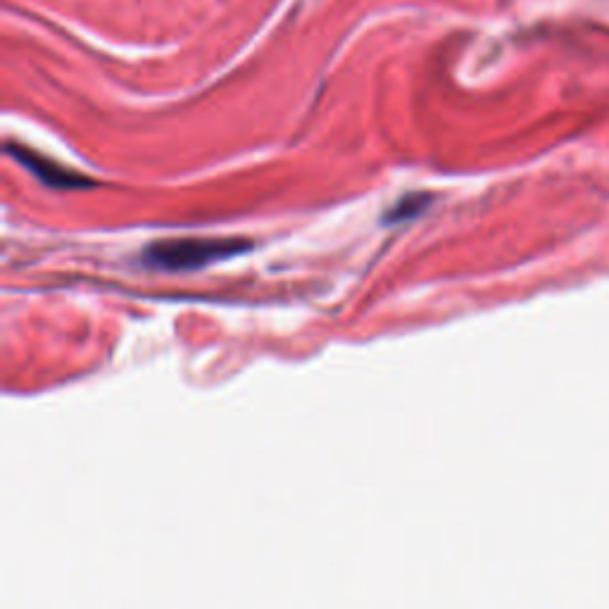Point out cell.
<instances>
[{
  "label": "cell",
  "mask_w": 609,
  "mask_h": 609,
  "mask_svg": "<svg viewBox=\"0 0 609 609\" xmlns=\"http://www.w3.org/2000/svg\"><path fill=\"white\" fill-rule=\"evenodd\" d=\"M246 250H250V241L246 238H165L143 248L141 260L150 269L188 272V269H203L231 260Z\"/></svg>",
  "instance_id": "obj_1"
},
{
  "label": "cell",
  "mask_w": 609,
  "mask_h": 609,
  "mask_svg": "<svg viewBox=\"0 0 609 609\" xmlns=\"http://www.w3.org/2000/svg\"><path fill=\"white\" fill-rule=\"evenodd\" d=\"M431 200L433 196H429V193H410V196H403L391 207L386 222H403V219L417 217L419 212H424V207L429 205Z\"/></svg>",
  "instance_id": "obj_3"
},
{
  "label": "cell",
  "mask_w": 609,
  "mask_h": 609,
  "mask_svg": "<svg viewBox=\"0 0 609 609\" xmlns=\"http://www.w3.org/2000/svg\"><path fill=\"white\" fill-rule=\"evenodd\" d=\"M8 153L17 162H22V165L27 167L41 184H46L50 188H58V191H74V188L93 186V181L81 177L79 172H72V169L62 167L60 162L43 158L41 153H34V150H27L24 146H12V143H8Z\"/></svg>",
  "instance_id": "obj_2"
}]
</instances>
